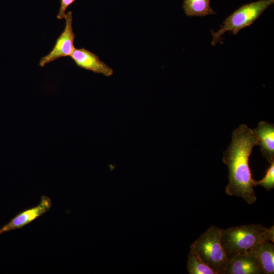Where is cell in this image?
Listing matches in <instances>:
<instances>
[{
    "label": "cell",
    "mask_w": 274,
    "mask_h": 274,
    "mask_svg": "<svg viewBox=\"0 0 274 274\" xmlns=\"http://www.w3.org/2000/svg\"><path fill=\"white\" fill-rule=\"evenodd\" d=\"M256 145L258 141L253 129L242 124L232 132L231 144L222 159L229 170L226 194L241 197L250 204L257 199L253 189L255 180L249 165V157Z\"/></svg>",
    "instance_id": "obj_1"
},
{
    "label": "cell",
    "mask_w": 274,
    "mask_h": 274,
    "mask_svg": "<svg viewBox=\"0 0 274 274\" xmlns=\"http://www.w3.org/2000/svg\"><path fill=\"white\" fill-rule=\"evenodd\" d=\"M221 241L227 255L251 253L265 241L274 242V227L250 224L222 229Z\"/></svg>",
    "instance_id": "obj_2"
},
{
    "label": "cell",
    "mask_w": 274,
    "mask_h": 274,
    "mask_svg": "<svg viewBox=\"0 0 274 274\" xmlns=\"http://www.w3.org/2000/svg\"><path fill=\"white\" fill-rule=\"evenodd\" d=\"M222 229L211 226L191 245L201 259L217 274H224L228 261L221 241Z\"/></svg>",
    "instance_id": "obj_3"
},
{
    "label": "cell",
    "mask_w": 274,
    "mask_h": 274,
    "mask_svg": "<svg viewBox=\"0 0 274 274\" xmlns=\"http://www.w3.org/2000/svg\"><path fill=\"white\" fill-rule=\"evenodd\" d=\"M274 0H259L242 6L226 18L223 25L216 32H212V45H215L221 36L226 31L236 35L242 29L251 25L270 5Z\"/></svg>",
    "instance_id": "obj_4"
},
{
    "label": "cell",
    "mask_w": 274,
    "mask_h": 274,
    "mask_svg": "<svg viewBox=\"0 0 274 274\" xmlns=\"http://www.w3.org/2000/svg\"><path fill=\"white\" fill-rule=\"evenodd\" d=\"M65 24L64 30L57 38L52 50L43 56L39 62L41 66L62 57L68 56L72 54L75 48L74 45L76 35L73 29L72 12L68 11L65 14Z\"/></svg>",
    "instance_id": "obj_5"
},
{
    "label": "cell",
    "mask_w": 274,
    "mask_h": 274,
    "mask_svg": "<svg viewBox=\"0 0 274 274\" xmlns=\"http://www.w3.org/2000/svg\"><path fill=\"white\" fill-rule=\"evenodd\" d=\"M51 206V199L46 196H42L37 206L21 212L0 228V234L23 227L48 212Z\"/></svg>",
    "instance_id": "obj_6"
},
{
    "label": "cell",
    "mask_w": 274,
    "mask_h": 274,
    "mask_svg": "<svg viewBox=\"0 0 274 274\" xmlns=\"http://www.w3.org/2000/svg\"><path fill=\"white\" fill-rule=\"evenodd\" d=\"M224 274H263L261 266L253 252L227 255Z\"/></svg>",
    "instance_id": "obj_7"
},
{
    "label": "cell",
    "mask_w": 274,
    "mask_h": 274,
    "mask_svg": "<svg viewBox=\"0 0 274 274\" xmlns=\"http://www.w3.org/2000/svg\"><path fill=\"white\" fill-rule=\"evenodd\" d=\"M71 58L78 66L95 73L109 77L113 70L107 64L100 61L98 56L84 48L75 49Z\"/></svg>",
    "instance_id": "obj_8"
},
{
    "label": "cell",
    "mask_w": 274,
    "mask_h": 274,
    "mask_svg": "<svg viewBox=\"0 0 274 274\" xmlns=\"http://www.w3.org/2000/svg\"><path fill=\"white\" fill-rule=\"evenodd\" d=\"M261 147L263 156L269 162L274 160V125L265 121H260L253 129Z\"/></svg>",
    "instance_id": "obj_9"
},
{
    "label": "cell",
    "mask_w": 274,
    "mask_h": 274,
    "mask_svg": "<svg viewBox=\"0 0 274 274\" xmlns=\"http://www.w3.org/2000/svg\"><path fill=\"white\" fill-rule=\"evenodd\" d=\"M270 241L264 242L252 252L257 258L264 274L274 273V245Z\"/></svg>",
    "instance_id": "obj_10"
},
{
    "label": "cell",
    "mask_w": 274,
    "mask_h": 274,
    "mask_svg": "<svg viewBox=\"0 0 274 274\" xmlns=\"http://www.w3.org/2000/svg\"><path fill=\"white\" fill-rule=\"evenodd\" d=\"M183 8L187 16H204L215 14L210 0H184Z\"/></svg>",
    "instance_id": "obj_11"
},
{
    "label": "cell",
    "mask_w": 274,
    "mask_h": 274,
    "mask_svg": "<svg viewBox=\"0 0 274 274\" xmlns=\"http://www.w3.org/2000/svg\"><path fill=\"white\" fill-rule=\"evenodd\" d=\"M187 270L190 274H217L201 259L191 246L188 254Z\"/></svg>",
    "instance_id": "obj_12"
},
{
    "label": "cell",
    "mask_w": 274,
    "mask_h": 274,
    "mask_svg": "<svg viewBox=\"0 0 274 274\" xmlns=\"http://www.w3.org/2000/svg\"><path fill=\"white\" fill-rule=\"evenodd\" d=\"M270 163V165L266 170L264 177L260 181L255 180V186H262L267 191H269L274 187V160Z\"/></svg>",
    "instance_id": "obj_13"
},
{
    "label": "cell",
    "mask_w": 274,
    "mask_h": 274,
    "mask_svg": "<svg viewBox=\"0 0 274 274\" xmlns=\"http://www.w3.org/2000/svg\"><path fill=\"white\" fill-rule=\"evenodd\" d=\"M76 0H60V7L57 18L58 19H64L65 16V11L67 8L72 5Z\"/></svg>",
    "instance_id": "obj_14"
}]
</instances>
